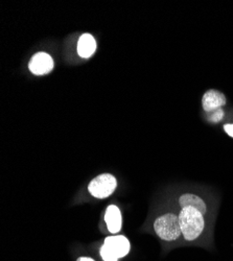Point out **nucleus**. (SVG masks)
<instances>
[{"mask_svg": "<svg viewBox=\"0 0 233 261\" xmlns=\"http://www.w3.org/2000/svg\"><path fill=\"white\" fill-rule=\"evenodd\" d=\"M179 221L182 231V236L187 242H194L204 232L206 221L205 215L194 207L181 208L179 213Z\"/></svg>", "mask_w": 233, "mask_h": 261, "instance_id": "nucleus-1", "label": "nucleus"}, {"mask_svg": "<svg viewBox=\"0 0 233 261\" xmlns=\"http://www.w3.org/2000/svg\"><path fill=\"white\" fill-rule=\"evenodd\" d=\"M153 228L157 236L164 242H174L182 235L179 215L175 212H165L154 221Z\"/></svg>", "mask_w": 233, "mask_h": 261, "instance_id": "nucleus-2", "label": "nucleus"}, {"mask_svg": "<svg viewBox=\"0 0 233 261\" xmlns=\"http://www.w3.org/2000/svg\"><path fill=\"white\" fill-rule=\"evenodd\" d=\"M117 180L111 173H101L95 177L88 185V190L96 199H106L115 191Z\"/></svg>", "mask_w": 233, "mask_h": 261, "instance_id": "nucleus-3", "label": "nucleus"}, {"mask_svg": "<svg viewBox=\"0 0 233 261\" xmlns=\"http://www.w3.org/2000/svg\"><path fill=\"white\" fill-rule=\"evenodd\" d=\"M54 66V59L49 54L44 51L35 54L29 63V69L35 75H45L51 72Z\"/></svg>", "mask_w": 233, "mask_h": 261, "instance_id": "nucleus-4", "label": "nucleus"}, {"mask_svg": "<svg viewBox=\"0 0 233 261\" xmlns=\"http://www.w3.org/2000/svg\"><path fill=\"white\" fill-rule=\"evenodd\" d=\"M103 245L108 248V250L117 259L128 255L131 248L128 238L122 235H114V236L107 237L105 239Z\"/></svg>", "mask_w": 233, "mask_h": 261, "instance_id": "nucleus-5", "label": "nucleus"}, {"mask_svg": "<svg viewBox=\"0 0 233 261\" xmlns=\"http://www.w3.org/2000/svg\"><path fill=\"white\" fill-rule=\"evenodd\" d=\"M227 102L226 95L216 89L207 90L202 97V108L207 113L218 110L224 107Z\"/></svg>", "mask_w": 233, "mask_h": 261, "instance_id": "nucleus-6", "label": "nucleus"}, {"mask_svg": "<svg viewBox=\"0 0 233 261\" xmlns=\"http://www.w3.org/2000/svg\"><path fill=\"white\" fill-rule=\"evenodd\" d=\"M178 204L180 208L194 207L197 210H199L203 215H206L208 212L207 203L204 201L202 197H200L199 194H196V193H190V192L182 193L178 199Z\"/></svg>", "mask_w": 233, "mask_h": 261, "instance_id": "nucleus-7", "label": "nucleus"}, {"mask_svg": "<svg viewBox=\"0 0 233 261\" xmlns=\"http://www.w3.org/2000/svg\"><path fill=\"white\" fill-rule=\"evenodd\" d=\"M97 44L94 37L90 34H83L77 41V54L83 59L91 58L95 50Z\"/></svg>", "mask_w": 233, "mask_h": 261, "instance_id": "nucleus-8", "label": "nucleus"}, {"mask_svg": "<svg viewBox=\"0 0 233 261\" xmlns=\"http://www.w3.org/2000/svg\"><path fill=\"white\" fill-rule=\"evenodd\" d=\"M105 221L107 224L109 232L116 234L120 231L122 220H121V213L119 208L116 205H110L105 214Z\"/></svg>", "mask_w": 233, "mask_h": 261, "instance_id": "nucleus-9", "label": "nucleus"}, {"mask_svg": "<svg viewBox=\"0 0 233 261\" xmlns=\"http://www.w3.org/2000/svg\"><path fill=\"white\" fill-rule=\"evenodd\" d=\"M208 121L213 122V123H218L220 121H222L225 117V111L223 110V109H218V110L216 111H213L208 113Z\"/></svg>", "mask_w": 233, "mask_h": 261, "instance_id": "nucleus-10", "label": "nucleus"}, {"mask_svg": "<svg viewBox=\"0 0 233 261\" xmlns=\"http://www.w3.org/2000/svg\"><path fill=\"white\" fill-rule=\"evenodd\" d=\"M100 256L103 261H117L118 260L105 245H102V247L100 248Z\"/></svg>", "mask_w": 233, "mask_h": 261, "instance_id": "nucleus-11", "label": "nucleus"}, {"mask_svg": "<svg viewBox=\"0 0 233 261\" xmlns=\"http://www.w3.org/2000/svg\"><path fill=\"white\" fill-rule=\"evenodd\" d=\"M223 128L228 136L233 138V123H227L224 125Z\"/></svg>", "mask_w": 233, "mask_h": 261, "instance_id": "nucleus-12", "label": "nucleus"}, {"mask_svg": "<svg viewBox=\"0 0 233 261\" xmlns=\"http://www.w3.org/2000/svg\"><path fill=\"white\" fill-rule=\"evenodd\" d=\"M76 261H95V260H93L90 257H80Z\"/></svg>", "mask_w": 233, "mask_h": 261, "instance_id": "nucleus-13", "label": "nucleus"}]
</instances>
